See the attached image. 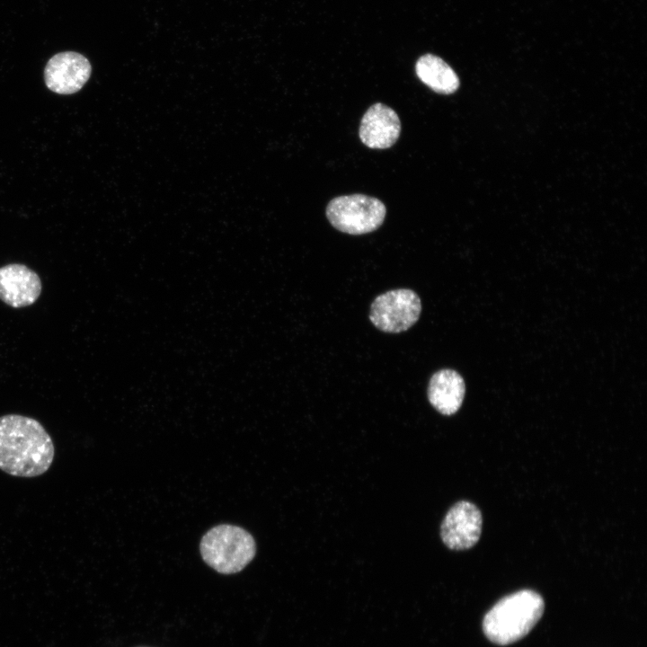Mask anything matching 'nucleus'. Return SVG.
Here are the masks:
<instances>
[{"label":"nucleus","mask_w":647,"mask_h":647,"mask_svg":"<svg viewBox=\"0 0 647 647\" xmlns=\"http://www.w3.org/2000/svg\"><path fill=\"white\" fill-rule=\"evenodd\" d=\"M428 399L439 413L452 415L462 405L465 386L463 377L453 369L435 372L429 382Z\"/></svg>","instance_id":"obj_10"},{"label":"nucleus","mask_w":647,"mask_h":647,"mask_svg":"<svg viewBox=\"0 0 647 647\" xmlns=\"http://www.w3.org/2000/svg\"><path fill=\"white\" fill-rule=\"evenodd\" d=\"M401 133L397 113L381 102L371 105L361 119L359 136L361 142L373 149L391 147Z\"/></svg>","instance_id":"obj_9"},{"label":"nucleus","mask_w":647,"mask_h":647,"mask_svg":"<svg viewBox=\"0 0 647 647\" xmlns=\"http://www.w3.org/2000/svg\"><path fill=\"white\" fill-rule=\"evenodd\" d=\"M92 72L89 60L83 55L66 51L53 56L47 63L44 78L47 87L59 94L78 92Z\"/></svg>","instance_id":"obj_7"},{"label":"nucleus","mask_w":647,"mask_h":647,"mask_svg":"<svg viewBox=\"0 0 647 647\" xmlns=\"http://www.w3.org/2000/svg\"><path fill=\"white\" fill-rule=\"evenodd\" d=\"M545 602L541 595L522 589L501 598L484 616L483 630L498 645L513 643L527 635L541 618Z\"/></svg>","instance_id":"obj_2"},{"label":"nucleus","mask_w":647,"mask_h":647,"mask_svg":"<svg viewBox=\"0 0 647 647\" xmlns=\"http://www.w3.org/2000/svg\"><path fill=\"white\" fill-rule=\"evenodd\" d=\"M42 289L40 276L24 264L11 263L0 268V299L14 307H25L39 298Z\"/></svg>","instance_id":"obj_8"},{"label":"nucleus","mask_w":647,"mask_h":647,"mask_svg":"<svg viewBox=\"0 0 647 647\" xmlns=\"http://www.w3.org/2000/svg\"><path fill=\"white\" fill-rule=\"evenodd\" d=\"M326 217L337 230L349 235H364L383 224L386 208L378 199L364 194L339 196L326 207Z\"/></svg>","instance_id":"obj_4"},{"label":"nucleus","mask_w":647,"mask_h":647,"mask_svg":"<svg viewBox=\"0 0 647 647\" xmlns=\"http://www.w3.org/2000/svg\"><path fill=\"white\" fill-rule=\"evenodd\" d=\"M482 524V514L477 506L460 501L448 510L441 522L440 537L451 550H466L478 542Z\"/></svg>","instance_id":"obj_6"},{"label":"nucleus","mask_w":647,"mask_h":647,"mask_svg":"<svg viewBox=\"0 0 647 647\" xmlns=\"http://www.w3.org/2000/svg\"><path fill=\"white\" fill-rule=\"evenodd\" d=\"M421 312L420 297L412 289L398 288L377 296L370 306L369 319L378 330L398 333L410 329Z\"/></svg>","instance_id":"obj_5"},{"label":"nucleus","mask_w":647,"mask_h":647,"mask_svg":"<svg viewBox=\"0 0 647 647\" xmlns=\"http://www.w3.org/2000/svg\"><path fill=\"white\" fill-rule=\"evenodd\" d=\"M205 563L222 574L242 571L254 557L256 544L252 535L234 525H218L209 529L200 542Z\"/></svg>","instance_id":"obj_3"},{"label":"nucleus","mask_w":647,"mask_h":647,"mask_svg":"<svg viewBox=\"0 0 647 647\" xmlns=\"http://www.w3.org/2000/svg\"><path fill=\"white\" fill-rule=\"evenodd\" d=\"M51 437L37 420L19 414L0 417V469L18 477L46 473L54 459Z\"/></svg>","instance_id":"obj_1"},{"label":"nucleus","mask_w":647,"mask_h":647,"mask_svg":"<svg viewBox=\"0 0 647 647\" xmlns=\"http://www.w3.org/2000/svg\"><path fill=\"white\" fill-rule=\"evenodd\" d=\"M419 79L435 93L450 94L460 84L456 72L440 58L426 54L421 56L415 65Z\"/></svg>","instance_id":"obj_11"}]
</instances>
